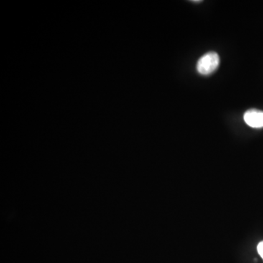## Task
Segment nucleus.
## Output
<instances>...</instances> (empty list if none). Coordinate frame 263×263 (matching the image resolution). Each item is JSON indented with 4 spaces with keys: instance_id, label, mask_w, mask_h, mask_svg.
I'll return each instance as SVG.
<instances>
[{
    "instance_id": "nucleus-1",
    "label": "nucleus",
    "mask_w": 263,
    "mask_h": 263,
    "mask_svg": "<svg viewBox=\"0 0 263 263\" xmlns=\"http://www.w3.org/2000/svg\"><path fill=\"white\" fill-rule=\"evenodd\" d=\"M220 63V59L216 52H210L200 57L197 64V70L203 75H208L216 71Z\"/></svg>"
},
{
    "instance_id": "nucleus-2",
    "label": "nucleus",
    "mask_w": 263,
    "mask_h": 263,
    "mask_svg": "<svg viewBox=\"0 0 263 263\" xmlns=\"http://www.w3.org/2000/svg\"><path fill=\"white\" fill-rule=\"evenodd\" d=\"M243 119L249 126L253 128L263 127V111L250 109L243 115Z\"/></svg>"
},
{
    "instance_id": "nucleus-3",
    "label": "nucleus",
    "mask_w": 263,
    "mask_h": 263,
    "mask_svg": "<svg viewBox=\"0 0 263 263\" xmlns=\"http://www.w3.org/2000/svg\"><path fill=\"white\" fill-rule=\"evenodd\" d=\"M257 251L258 253H259V255H260L261 257L263 259V241L258 244Z\"/></svg>"
},
{
    "instance_id": "nucleus-4",
    "label": "nucleus",
    "mask_w": 263,
    "mask_h": 263,
    "mask_svg": "<svg viewBox=\"0 0 263 263\" xmlns=\"http://www.w3.org/2000/svg\"><path fill=\"white\" fill-rule=\"evenodd\" d=\"M201 0H195V1L192 0V3H201Z\"/></svg>"
}]
</instances>
